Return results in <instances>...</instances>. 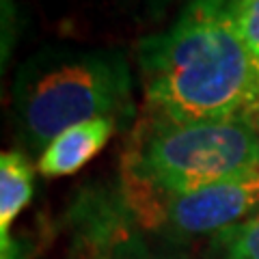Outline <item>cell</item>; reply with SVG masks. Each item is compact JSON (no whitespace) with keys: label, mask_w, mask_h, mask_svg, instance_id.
I'll use <instances>...</instances> for the list:
<instances>
[{"label":"cell","mask_w":259,"mask_h":259,"mask_svg":"<svg viewBox=\"0 0 259 259\" xmlns=\"http://www.w3.org/2000/svg\"><path fill=\"white\" fill-rule=\"evenodd\" d=\"M145 112L175 121L248 117L259 65L233 24V0H190L164 32L136 46Z\"/></svg>","instance_id":"cell-1"},{"label":"cell","mask_w":259,"mask_h":259,"mask_svg":"<svg viewBox=\"0 0 259 259\" xmlns=\"http://www.w3.org/2000/svg\"><path fill=\"white\" fill-rule=\"evenodd\" d=\"M257 168L259 141L248 117L175 121L145 112L130 130L119 190L141 225L162 201Z\"/></svg>","instance_id":"cell-2"},{"label":"cell","mask_w":259,"mask_h":259,"mask_svg":"<svg viewBox=\"0 0 259 259\" xmlns=\"http://www.w3.org/2000/svg\"><path fill=\"white\" fill-rule=\"evenodd\" d=\"M134 82L119 50L46 48L20 67L13 82V121L20 143L41 153L63 130L108 117L134 119Z\"/></svg>","instance_id":"cell-3"},{"label":"cell","mask_w":259,"mask_h":259,"mask_svg":"<svg viewBox=\"0 0 259 259\" xmlns=\"http://www.w3.org/2000/svg\"><path fill=\"white\" fill-rule=\"evenodd\" d=\"M257 214L259 168L162 201L141 223V227L173 244H186L199 238L209 240L216 233L246 223Z\"/></svg>","instance_id":"cell-4"},{"label":"cell","mask_w":259,"mask_h":259,"mask_svg":"<svg viewBox=\"0 0 259 259\" xmlns=\"http://www.w3.org/2000/svg\"><path fill=\"white\" fill-rule=\"evenodd\" d=\"M121 125L115 119L100 117L63 130L37 156V171L46 177H63L78 173L106 147L110 136Z\"/></svg>","instance_id":"cell-5"},{"label":"cell","mask_w":259,"mask_h":259,"mask_svg":"<svg viewBox=\"0 0 259 259\" xmlns=\"http://www.w3.org/2000/svg\"><path fill=\"white\" fill-rule=\"evenodd\" d=\"M35 188V166L22 151L0 156V242H9L13 221L30 203Z\"/></svg>","instance_id":"cell-6"},{"label":"cell","mask_w":259,"mask_h":259,"mask_svg":"<svg viewBox=\"0 0 259 259\" xmlns=\"http://www.w3.org/2000/svg\"><path fill=\"white\" fill-rule=\"evenodd\" d=\"M207 259H259V214L207 240Z\"/></svg>","instance_id":"cell-7"},{"label":"cell","mask_w":259,"mask_h":259,"mask_svg":"<svg viewBox=\"0 0 259 259\" xmlns=\"http://www.w3.org/2000/svg\"><path fill=\"white\" fill-rule=\"evenodd\" d=\"M143 233L145 229L136 223V218L127 221L108 244V248L104 250L102 259H186L171 250L153 246L151 242L145 240Z\"/></svg>","instance_id":"cell-8"},{"label":"cell","mask_w":259,"mask_h":259,"mask_svg":"<svg viewBox=\"0 0 259 259\" xmlns=\"http://www.w3.org/2000/svg\"><path fill=\"white\" fill-rule=\"evenodd\" d=\"M233 24L242 44L259 65V0H233Z\"/></svg>","instance_id":"cell-9"},{"label":"cell","mask_w":259,"mask_h":259,"mask_svg":"<svg viewBox=\"0 0 259 259\" xmlns=\"http://www.w3.org/2000/svg\"><path fill=\"white\" fill-rule=\"evenodd\" d=\"M248 119H250V125H253V130H255V136H257V141H259V108L250 112Z\"/></svg>","instance_id":"cell-10"}]
</instances>
